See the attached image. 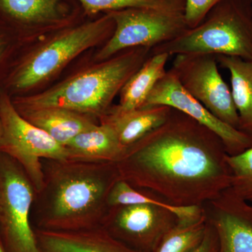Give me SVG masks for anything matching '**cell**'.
<instances>
[{"instance_id":"1","label":"cell","mask_w":252,"mask_h":252,"mask_svg":"<svg viewBox=\"0 0 252 252\" xmlns=\"http://www.w3.org/2000/svg\"><path fill=\"white\" fill-rule=\"evenodd\" d=\"M228 154L220 137L172 108L165 122L126 149L121 179L176 206H203L230 188Z\"/></svg>"},{"instance_id":"2","label":"cell","mask_w":252,"mask_h":252,"mask_svg":"<svg viewBox=\"0 0 252 252\" xmlns=\"http://www.w3.org/2000/svg\"><path fill=\"white\" fill-rule=\"evenodd\" d=\"M44 184L31 212L34 228L74 231L101 225L109 191L121 178L117 163L42 159Z\"/></svg>"},{"instance_id":"3","label":"cell","mask_w":252,"mask_h":252,"mask_svg":"<svg viewBox=\"0 0 252 252\" xmlns=\"http://www.w3.org/2000/svg\"><path fill=\"white\" fill-rule=\"evenodd\" d=\"M152 50L132 48L105 61H94L54 85L35 94L11 97V100L16 108L60 107L99 122L127 81L151 56Z\"/></svg>"},{"instance_id":"4","label":"cell","mask_w":252,"mask_h":252,"mask_svg":"<svg viewBox=\"0 0 252 252\" xmlns=\"http://www.w3.org/2000/svg\"><path fill=\"white\" fill-rule=\"evenodd\" d=\"M114 31L112 18L104 13L41 38L18 56L0 81V91L14 97L44 90L74 60L104 44Z\"/></svg>"},{"instance_id":"5","label":"cell","mask_w":252,"mask_h":252,"mask_svg":"<svg viewBox=\"0 0 252 252\" xmlns=\"http://www.w3.org/2000/svg\"><path fill=\"white\" fill-rule=\"evenodd\" d=\"M152 54L234 56L252 62V0H222L198 26L156 46Z\"/></svg>"},{"instance_id":"6","label":"cell","mask_w":252,"mask_h":252,"mask_svg":"<svg viewBox=\"0 0 252 252\" xmlns=\"http://www.w3.org/2000/svg\"><path fill=\"white\" fill-rule=\"evenodd\" d=\"M35 193L23 167L0 152V240L5 252H41L31 220Z\"/></svg>"},{"instance_id":"7","label":"cell","mask_w":252,"mask_h":252,"mask_svg":"<svg viewBox=\"0 0 252 252\" xmlns=\"http://www.w3.org/2000/svg\"><path fill=\"white\" fill-rule=\"evenodd\" d=\"M0 152L12 158L23 167L36 193L44 184L41 160L68 158L65 147L21 115L11 97L0 91Z\"/></svg>"},{"instance_id":"8","label":"cell","mask_w":252,"mask_h":252,"mask_svg":"<svg viewBox=\"0 0 252 252\" xmlns=\"http://www.w3.org/2000/svg\"><path fill=\"white\" fill-rule=\"evenodd\" d=\"M114 23L112 35L97 48L94 62L105 61L125 50L154 49L180 36L189 27L184 13L150 8H127L109 11Z\"/></svg>"},{"instance_id":"9","label":"cell","mask_w":252,"mask_h":252,"mask_svg":"<svg viewBox=\"0 0 252 252\" xmlns=\"http://www.w3.org/2000/svg\"><path fill=\"white\" fill-rule=\"evenodd\" d=\"M170 70L185 90L215 117L238 129V112L231 91L219 71L216 56L177 55Z\"/></svg>"},{"instance_id":"10","label":"cell","mask_w":252,"mask_h":252,"mask_svg":"<svg viewBox=\"0 0 252 252\" xmlns=\"http://www.w3.org/2000/svg\"><path fill=\"white\" fill-rule=\"evenodd\" d=\"M176 215L150 204L109 207L101 225L114 238L141 252H154L178 222Z\"/></svg>"},{"instance_id":"11","label":"cell","mask_w":252,"mask_h":252,"mask_svg":"<svg viewBox=\"0 0 252 252\" xmlns=\"http://www.w3.org/2000/svg\"><path fill=\"white\" fill-rule=\"evenodd\" d=\"M168 106L189 116L220 137L230 156L252 147V136L225 124L185 90L172 71L167 70L149 94L142 107Z\"/></svg>"},{"instance_id":"12","label":"cell","mask_w":252,"mask_h":252,"mask_svg":"<svg viewBox=\"0 0 252 252\" xmlns=\"http://www.w3.org/2000/svg\"><path fill=\"white\" fill-rule=\"evenodd\" d=\"M74 18L65 0H0V21L31 39L76 24Z\"/></svg>"},{"instance_id":"13","label":"cell","mask_w":252,"mask_h":252,"mask_svg":"<svg viewBox=\"0 0 252 252\" xmlns=\"http://www.w3.org/2000/svg\"><path fill=\"white\" fill-rule=\"evenodd\" d=\"M218 238V252H252V205L230 188L203 205Z\"/></svg>"},{"instance_id":"14","label":"cell","mask_w":252,"mask_h":252,"mask_svg":"<svg viewBox=\"0 0 252 252\" xmlns=\"http://www.w3.org/2000/svg\"><path fill=\"white\" fill-rule=\"evenodd\" d=\"M34 229L41 252H141L114 238L101 225L74 231Z\"/></svg>"},{"instance_id":"15","label":"cell","mask_w":252,"mask_h":252,"mask_svg":"<svg viewBox=\"0 0 252 252\" xmlns=\"http://www.w3.org/2000/svg\"><path fill=\"white\" fill-rule=\"evenodd\" d=\"M16 109L28 122L44 130L64 147L81 132L99 124L93 118L60 107Z\"/></svg>"},{"instance_id":"16","label":"cell","mask_w":252,"mask_h":252,"mask_svg":"<svg viewBox=\"0 0 252 252\" xmlns=\"http://www.w3.org/2000/svg\"><path fill=\"white\" fill-rule=\"evenodd\" d=\"M68 158L90 162L117 163L125 153L114 127L100 122L81 132L65 146Z\"/></svg>"},{"instance_id":"17","label":"cell","mask_w":252,"mask_h":252,"mask_svg":"<svg viewBox=\"0 0 252 252\" xmlns=\"http://www.w3.org/2000/svg\"><path fill=\"white\" fill-rule=\"evenodd\" d=\"M171 107L165 105L140 107L130 112H119L111 107L99 123L110 124L123 147L128 148L166 121Z\"/></svg>"},{"instance_id":"18","label":"cell","mask_w":252,"mask_h":252,"mask_svg":"<svg viewBox=\"0 0 252 252\" xmlns=\"http://www.w3.org/2000/svg\"><path fill=\"white\" fill-rule=\"evenodd\" d=\"M169 58L166 54H151L126 83L119 94V104L112 106V109L126 112L142 107L158 81L166 73Z\"/></svg>"},{"instance_id":"19","label":"cell","mask_w":252,"mask_h":252,"mask_svg":"<svg viewBox=\"0 0 252 252\" xmlns=\"http://www.w3.org/2000/svg\"><path fill=\"white\" fill-rule=\"evenodd\" d=\"M230 73L231 94L239 116L238 130L252 137V62L234 56H217Z\"/></svg>"},{"instance_id":"20","label":"cell","mask_w":252,"mask_h":252,"mask_svg":"<svg viewBox=\"0 0 252 252\" xmlns=\"http://www.w3.org/2000/svg\"><path fill=\"white\" fill-rule=\"evenodd\" d=\"M150 204L163 207L178 217L179 221L189 222L198 220L203 216L205 210L203 206H176L164 201L152 194L137 190L127 184L126 181L119 179L109 191L107 205L108 207L117 205Z\"/></svg>"},{"instance_id":"21","label":"cell","mask_w":252,"mask_h":252,"mask_svg":"<svg viewBox=\"0 0 252 252\" xmlns=\"http://www.w3.org/2000/svg\"><path fill=\"white\" fill-rule=\"evenodd\" d=\"M207 226L205 212L193 221H178L162 237L154 252H192L203 241Z\"/></svg>"},{"instance_id":"22","label":"cell","mask_w":252,"mask_h":252,"mask_svg":"<svg viewBox=\"0 0 252 252\" xmlns=\"http://www.w3.org/2000/svg\"><path fill=\"white\" fill-rule=\"evenodd\" d=\"M85 14L96 16L99 13L127 9V8H150L167 11L184 13L185 0H77Z\"/></svg>"},{"instance_id":"23","label":"cell","mask_w":252,"mask_h":252,"mask_svg":"<svg viewBox=\"0 0 252 252\" xmlns=\"http://www.w3.org/2000/svg\"><path fill=\"white\" fill-rule=\"evenodd\" d=\"M230 189L252 205V147L237 155H228Z\"/></svg>"},{"instance_id":"24","label":"cell","mask_w":252,"mask_h":252,"mask_svg":"<svg viewBox=\"0 0 252 252\" xmlns=\"http://www.w3.org/2000/svg\"><path fill=\"white\" fill-rule=\"evenodd\" d=\"M39 39L21 35L0 21V81L23 50Z\"/></svg>"},{"instance_id":"25","label":"cell","mask_w":252,"mask_h":252,"mask_svg":"<svg viewBox=\"0 0 252 252\" xmlns=\"http://www.w3.org/2000/svg\"><path fill=\"white\" fill-rule=\"evenodd\" d=\"M222 0H185V18L189 28L198 26Z\"/></svg>"},{"instance_id":"26","label":"cell","mask_w":252,"mask_h":252,"mask_svg":"<svg viewBox=\"0 0 252 252\" xmlns=\"http://www.w3.org/2000/svg\"><path fill=\"white\" fill-rule=\"evenodd\" d=\"M218 238L213 227L209 223L203 241L192 252H218Z\"/></svg>"},{"instance_id":"27","label":"cell","mask_w":252,"mask_h":252,"mask_svg":"<svg viewBox=\"0 0 252 252\" xmlns=\"http://www.w3.org/2000/svg\"><path fill=\"white\" fill-rule=\"evenodd\" d=\"M0 252H5L4 248H3L2 245L1 243V240H0Z\"/></svg>"},{"instance_id":"28","label":"cell","mask_w":252,"mask_h":252,"mask_svg":"<svg viewBox=\"0 0 252 252\" xmlns=\"http://www.w3.org/2000/svg\"><path fill=\"white\" fill-rule=\"evenodd\" d=\"M1 124H0V139H1Z\"/></svg>"}]
</instances>
